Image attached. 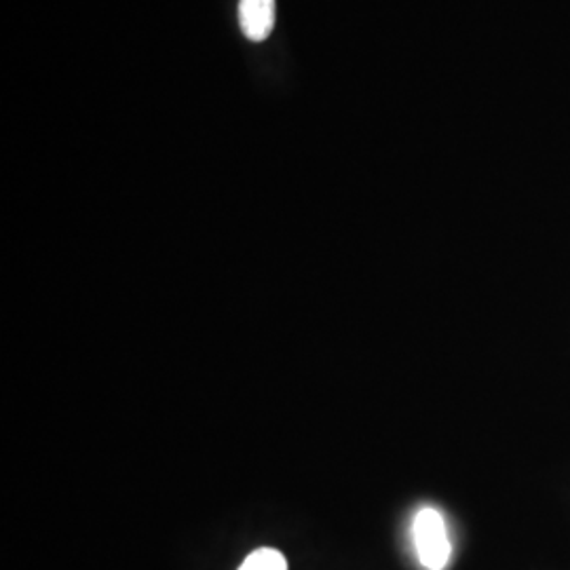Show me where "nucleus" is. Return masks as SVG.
<instances>
[{
	"label": "nucleus",
	"mask_w": 570,
	"mask_h": 570,
	"mask_svg": "<svg viewBox=\"0 0 570 570\" xmlns=\"http://www.w3.org/2000/svg\"><path fill=\"white\" fill-rule=\"evenodd\" d=\"M412 546L425 570H446L452 558L446 520L435 508H421L412 520Z\"/></svg>",
	"instance_id": "nucleus-1"
},
{
	"label": "nucleus",
	"mask_w": 570,
	"mask_h": 570,
	"mask_svg": "<svg viewBox=\"0 0 570 570\" xmlns=\"http://www.w3.org/2000/svg\"><path fill=\"white\" fill-rule=\"evenodd\" d=\"M239 570H287L285 556L279 550L273 548H261L252 551L244 560Z\"/></svg>",
	"instance_id": "nucleus-3"
},
{
	"label": "nucleus",
	"mask_w": 570,
	"mask_h": 570,
	"mask_svg": "<svg viewBox=\"0 0 570 570\" xmlns=\"http://www.w3.org/2000/svg\"><path fill=\"white\" fill-rule=\"evenodd\" d=\"M239 23L245 39L252 42L266 41L275 28V0H242Z\"/></svg>",
	"instance_id": "nucleus-2"
}]
</instances>
